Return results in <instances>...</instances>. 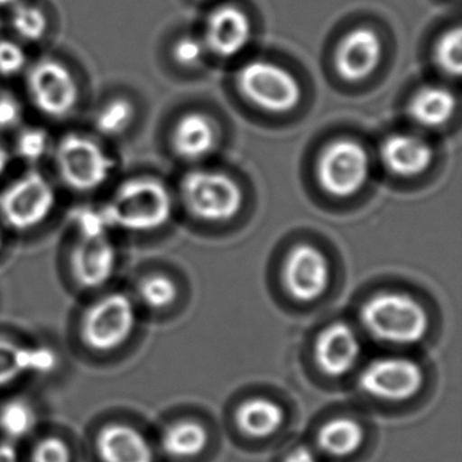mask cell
Returning a JSON list of instances; mask_svg holds the SVG:
<instances>
[{"label":"cell","mask_w":462,"mask_h":462,"mask_svg":"<svg viewBox=\"0 0 462 462\" xmlns=\"http://www.w3.org/2000/svg\"><path fill=\"white\" fill-rule=\"evenodd\" d=\"M56 202L52 182L42 172L29 171L0 194V218L13 231H32L51 217Z\"/></svg>","instance_id":"obj_6"},{"label":"cell","mask_w":462,"mask_h":462,"mask_svg":"<svg viewBox=\"0 0 462 462\" xmlns=\"http://www.w3.org/2000/svg\"><path fill=\"white\" fill-rule=\"evenodd\" d=\"M5 245V234L4 229H2V226H0V251H2V248H4Z\"/></svg>","instance_id":"obj_39"},{"label":"cell","mask_w":462,"mask_h":462,"mask_svg":"<svg viewBox=\"0 0 462 462\" xmlns=\"http://www.w3.org/2000/svg\"><path fill=\"white\" fill-rule=\"evenodd\" d=\"M364 356V334L351 321L332 320L313 337L310 356L316 370L329 380L358 373Z\"/></svg>","instance_id":"obj_8"},{"label":"cell","mask_w":462,"mask_h":462,"mask_svg":"<svg viewBox=\"0 0 462 462\" xmlns=\"http://www.w3.org/2000/svg\"><path fill=\"white\" fill-rule=\"evenodd\" d=\"M180 293L178 283L163 273L145 275L136 289L137 301L152 312H167L174 308Z\"/></svg>","instance_id":"obj_25"},{"label":"cell","mask_w":462,"mask_h":462,"mask_svg":"<svg viewBox=\"0 0 462 462\" xmlns=\"http://www.w3.org/2000/svg\"><path fill=\"white\" fill-rule=\"evenodd\" d=\"M50 134L39 126H28L18 134L15 139L14 152L21 161L28 164H37L44 161L50 153Z\"/></svg>","instance_id":"obj_29"},{"label":"cell","mask_w":462,"mask_h":462,"mask_svg":"<svg viewBox=\"0 0 462 462\" xmlns=\"http://www.w3.org/2000/svg\"><path fill=\"white\" fill-rule=\"evenodd\" d=\"M112 229L148 234L163 228L172 215V197L158 178H129L102 205Z\"/></svg>","instance_id":"obj_2"},{"label":"cell","mask_w":462,"mask_h":462,"mask_svg":"<svg viewBox=\"0 0 462 462\" xmlns=\"http://www.w3.org/2000/svg\"><path fill=\"white\" fill-rule=\"evenodd\" d=\"M56 365L55 353L50 348L0 337V389L31 375L48 374Z\"/></svg>","instance_id":"obj_18"},{"label":"cell","mask_w":462,"mask_h":462,"mask_svg":"<svg viewBox=\"0 0 462 462\" xmlns=\"http://www.w3.org/2000/svg\"><path fill=\"white\" fill-rule=\"evenodd\" d=\"M29 56L25 48L14 40H0V75L14 78L28 69Z\"/></svg>","instance_id":"obj_32"},{"label":"cell","mask_w":462,"mask_h":462,"mask_svg":"<svg viewBox=\"0 0 462 462\" xmlns=\"http://www.w3.org/2000/svg\"><path fill=\"white\" fill-rule=\"evenodd\" d=\"M29 462H74V453L66 439L48 435L34 443Z\"/></svg>","instance_id":"obj_31"},{"label":"cell","mask_w":462,"mask_h":462,"mask_svg":"<svg viewBox=\"0 0 462 462\" xmlns=\"http://www.w3.org/2000/svg\"><path fill=\"white\" fill-rule=\"evenodd\" d=\"M431 324L426 304L402 291H377L358 310V327L364 334L400 350L421 345L429 337Z\"/></svg>","instance_id":"obj_1"},{"label":"cell","mask_w":462,"mask_h":462,"mask_svg":"<svg viewBox=\"0 0 462 462\" xmlns=\"http://www.w3.org/2000/svg\"><path fill=\"white\" fill-rule=\"evenodd\" d=\"M72 224L77 229L79 237H104L110 236L109 220L104 207H82L74 210L71 217Z\"/></svg>","instance_id":"obj_30"},{"label":"cell","mask_w":462,"mask_h":462,"mask_svg":"<svg viewBox=\"0 0 462 462\" xmlns=\"http://www.w3.org/2000/svg\"><path fill=\"white\" fill-rule=\"evenodd\" d=\"M434 151L416 134H394L381 145L383 166L397 177L412 178L423 174L432 163Z\"/></svg>","instance_id":"obj_21"},{"label":"cell","mask_w":462,"mask_h":462,"mask_svg":"<svg viewBox=\"0 0 462 462\" xmlns=\"http://www.w3.org/2000/svg\"><path fill=\"white\" fill-rule=\"evenodd\" d=\"M0 462H23L20 445L0 438Z\"/></svg>","instance_id":"obj_36"},{"label":"cell","mask_w":462,"mask_h":462,"mask_svg":"<svg viewBox=\"0 0 462 462\" xmlns=\"http://www.w3.org/2000/svg\"><path fill=\"white\" fill-rule=\"evenodd\" d=\"M282 283L294 302L310 305L320 301L331 285L328 259L313 245H296L283 262Z\"/></svg>","instance_id":"obj_12"},{"label":"cell","mask_w":462,"mask_h":462,"mask_svg":"<svg viewBox=\"0 0 462 462\" xmlns=\"http://www.w3.org/2000/svg\"><path fill=\"white\" fill-rule=\"evenodd\" d=\"M286 421V408L267 394H251L240 400L235 408V429L248 440L273 439L282 431Z\"/></svg>","instance_id":"obj_16"},{"label":"cell","mask_w":462,"mask_h":462,"mask_svg":"<svg viewBox=\"0 0 462 462\" xmlns=\"http://www.w3.org/2000/svg\"><path fill=\"white\" fill-rule=\"evenodd\" d=\"M212 445V431L202 419L180 418L170 421L159 438V450L175 462L201 458Z\"/></svg>","instance_id":"obj_20"},{"label":"cell","mask_w":462,"mask_h":462,"mask_svg":"<svg viewBox=\"0 0 462 462\" xmlns=\"http://www.w3.org/2000/svg\"><path fill=\"white\" fill-rule=\"evenodd\" d=\"M369 171L366 151L350 139L335 140L327 145L318 162L319 183L335 199H348L358 193Z\"/></svg>","instance_id":"obj_11"},{"label":"cell","mask_w":462,"mask_h":462,"mask_svg":"<svg viewBox=\"0 0 462 462\" xmlns=\"http://www.w3.org/2000/svg\"><path fill=\"white\" fill-rule=\"evenodd\" d=\"M383 42L373 29H354L343 37L335 53L337 74L347 82L367 79L380 64Z\"/></svg>","instance_id":"obj_17"},{"label":"cell","mask_w":462,"mask_h":462,"mask_svg":"<svg viewBox=\"0 0 462 462\" xmlns=\"http://www.w3.org/2000/svg\"><path fill=\"white\" fill-rule=\"evenodd\" d=\"M40 423L39 411L31 400L13 397L0 404V435L20 445L36 432Z\"/></svg>","instance_id":"obj_24"},{"label":"cell","mask_w":462,"mask_h":462,"mask_svg":"<svg viewBox=\"0 0 462 462\" xmlns=\"http://www.w3.org/2000/svg\"><path fill=\"white\" fill-rule=\"evenodd\" d=\"M186 207L210 223L232 220L243 207V191L236 180L223 172L194 170L182 182Z\"/></svg>","instance_id":"obj_7"},{"label":"cell","mask_w":462,"mask_h":462,"mask_svg":"<svg viewBox=\"0 0 462 462\" xmlns=\"http://www.w3.org/2000/svg\"><path fill=\"white\" fill-rule=\"evenodd\" d=\"M134 106L129 99L117 97L107 101L94 117V126L101 136L120 137L131 128L134 120Z\"/></svg>","instance_id":"obj_26"},{"label":"cell","mask_w":462,"mask_h":462,"mask_svg":"<svg viewBox=\"0 0 462 462\" xmlns=\"http://www.w3.org/2000/svg\"><path fill=\"white\" fill-rule=\"evenodd\" d=\"M435 63L443 74L459 77L462 71L461 28L450 29L442 34L435 45Z\"/></svg>","instance_id":"obj_28"},{"label":"cell","mask_w":462,"mask_h":462,"mask_svg":"<svg viewBox=\"0 0 462 462\" xmlns=\"http://www.w3.org/2000/svg\"><path fill=\"white\" fill-rule=\"evenodd\" d=\"M366 439L367 429L361 418L337 412L319 424L312 445L324 461L343 462L362 451Z\"/></svg>","instance_id":"obj_14"},{"label":"cell","mask_w":462,"mask_h":462,"mask_svg":"<svg viewBox=\"0 0 462 462\" xmlns=\"http://www.w3.org/2000/svg\"><path fill=\"white\" fill-rule=\"evenodd\" d=\"M205 47L197 37L186 36L178 40L172 48L175 61L183 67H196L204 58Z\"/></svg>","instance_id":"obj_33"},{"label":"cell","mask_w":462,"mask_h":462,"mask_svg":"<svg viewBox=\"0 0 462 462\" xmlns=\"http://www.w3.org/2000/svg\"><path fill=\"white\" fill-rule=\"evenodd\" d=\"M96 451L101 462H156L150 438L131 423L109 421L96 435Z\"/></svg>","instance_id":"obj_15"},{"label":"cell","mask_w":462,"mask_h":462,"mask_svg":"<svg viewBox=\"0 0 462 462\" xmlns=\"http://www.w3.org/2000/svg\"><path fill=\"white\" fill-rule=\"evenodd\" d=\"M280 462H326L312 443L297 442L286 448Z\"/></svg>","instance_id":"obj_35"},{"label":"cell","mask_w":462,"mask_h":462,"mask_svg":"<svg viewBox=\"0 0 462 462\" xmlns=\"http://www.w3.org/2000/svg\"><path fill=\"white\" fill-rule=\"evenodd\" d=\"M356 385L365 397L378 404H407L423 391L426 370L407 354H386L359 367Z\"/></svg>","instance_id":"obj_3"},{"label":"cell","mask_w":462,"mask_h":462,"mask_svg":"<svg viewBox=\"0 0 462 462\" xmlns=\"http://www.w3.org/2000/svg\"><path fill=\"white\" fill-rule=\"evenodd\" d=\"M26 88L34 107L55 120L69 117L79 104L77 78L58 59L45 58L34 63L29 69Z\"/></svg>","instance_id":"obj_10"},{"label":"cell","mask_w":462,"mask_h":462,"mask_svg":"<svg viewBox=\"0 0 462 462\" xmlns=\"http://www.w3.org/2000/svg\"><path fill=\"white\" fill-rule=\"evenodd\" d=\"M23 0H0V7H14Z\"/></svg>","instance_id":"obj_38"},{"label":"cell","mask_w":462,"mask_h":462,"mask_svg":"<svg viewBox=\"0 0 462 462\" xmlns=\"http://www.w3.org/2000/svg\"><path fill=\"white\" fill-rule=\"evenodd\" d=\"M172 145L175 152L185 161L204 159L216 145L215 125L201 113H189L175 125Z\"/></svg>","instance_id":"obj_22"},{"label":"cell","mask_w":462,"mask_h":462,"mask_svg":"<svg viewBox=\"0 0 462 462\" xmlns=\"http://www.w3.org/2000/svg\"><path fill=\"white\" fill-rule=\"evenodd\" d=\"M23 121V104L12 94H0V132L14 131Z\"/></svg>","instance_id":"obj_34"},{"label":"cell","mask_w":462,"mask_h":462,"mask_svg":"<svg viewBox=\"0 0 462 462\" xmlns=\"http://www.w3.org/2000/svg\"><path fill=\"white\" fill-rule=\"evenodd\" d=\"M456 97L443 88H424L412 97L410 116L424 128H439L445 125L456 110Z\"/></svg>","instance_id":"obj_23"},{"label":"cell","mask_w":462,"mask_h":462,"mask_svg":"<svg viewBox=\"0 0 462 462\" xmlns=\"http://www.w3.org/2000/svg\"><path fill=\"white\" fill-rule=\"evenodd\" d=\"M10 25L18 39L26 42H39L48 32V17L42 7L32 4H20L12 7Z\"/></svg>","instance_id":"obj_27"},{"label":"cell","mask_w":462,"mask_h":462,"mask_svg":"<svg viewBox=\"0 0 462 462\" xmlns=\"http://www.w3.org/2000/svg\"><path fill=\"white\" fill-rule=\"evenodd\" d=\"M236 79L243 96L264 112H291L301 99L299 80L288 69L270 61L245 64Z\"/></svg>","instance_id":"obj_9"},{"label":"cell","mask_w":462,"mask_h":462,"mask_svg":"<svg viewBox=\"0 0 462 462\" xmlns=\"http://www.w3.org/2000/svg\"><path fill=\"white\" fill-rule=\"evenodd\" d=\"M53 159L61 182L77 193L98 190L109 182L116 170V161L104 145L78 132L61 137L53 150Z\"/></svg>","instance_id":"obj_5"},{"label":"cell","mask_w":462,"mask_h":462,"mask_svg":"<svg viewBox=\"0 0 462 462\" xmlns=\"http://www.w3.org/2000/svg\"><path fill=\"white\" fill-rule=\"evenodd\" d=\"M118 253L110 236L78 237L69 256L72 278L86 291L104 288L115 277Z\"/></svg>","instance_id":"obj_13"},{"label":"cell","mask_w":462,"mask_h":462,"mask_svg":"<svg viewBox=\"0 0 462 462\" xmlns=\"http://www.w3.org/2000/svg\"><path fill=\"white\" fill-rule=\"evenodd\" d=\"M251 33L248 15L235 5H223L208 17L205 44L221 58H234L247 47Z\"/></svg>","instance_id":"obj_19"},{"label":"cell","mask_w":462,"mask_h":462,"mask_svg":"<svg viewBox=\"0 0 462 462\" xmlns=\"http://www.w3.org/2000/svg\"><path fill=\"white\" fill-rule=\"evenodd\" d=\"M139 326L136 300L123 291H110L91 302L80 321V339L97 354L123 348Z\"/></svg>","instance_id":"obj_4"},{"label":"cell","mask_w":462,"mask_h":462,"mask_svg":"<svg viewBox=\"0 0 462 462\" xmlns=\"http://www.w3.org/2000/svg\"><path fill=\"white\" fill-rule=\"evenodd\" d=\"M13 152L2 140H0V178L6 174L12 163Z\"/></svg>","instance_id":"obj_37"}]
</instances>
